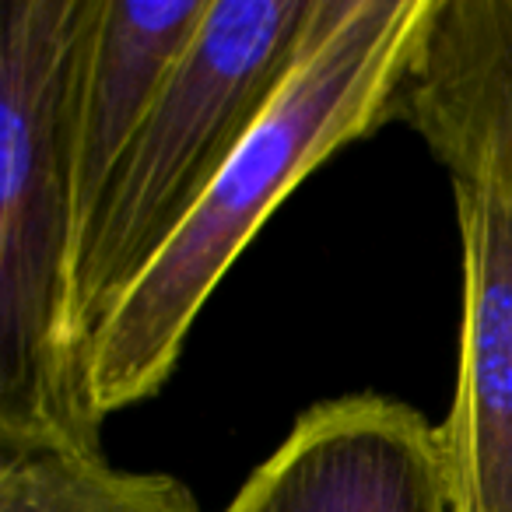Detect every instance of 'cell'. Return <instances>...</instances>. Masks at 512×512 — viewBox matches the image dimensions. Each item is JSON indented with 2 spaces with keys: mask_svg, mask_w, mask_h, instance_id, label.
<instances>
[{
  "mask_svg": "<svg viewBox=\"0 0 512 512\" xmlns=\"http://www.w3.org/2000/svg\"><path fill=\"white\" fill-rule=\"evenodd\" d=\"M463 249L460 369L439 425L453 512H512V207L453 183Z\"/></svg>",
  "mask_w": 512,
  "mask_h": 512,
  "instance_id": "obj_5",
  "label": "cell"
},
{
  "mask_svg": "<svg viewBox=\"0 0 512 512\" xmlns=\"http://www.w3.org/2000/svg\"><path fill=\"white\" fill-rule=\"evenodd\" d=\"M0 512H200L169 474L120 470L102 453L0 456Z\"/></svg>",
  "mask_w": 512,
  "mask_h": 512,
  "instance_id": "obj_8",
  "label": "cell"
},
{
  "mask_svg": "<svg viewBox=\"0 0 512 512\" xmlns=\"http://www.w3.org/2000/svg\"><path fill=\"white\" fill-rule=\"evenodd\" d=\"M88 0H4L0 25V456L102 453L74 323L71 85Z\"/></svg>",
  "mask_w": 512,
  "mask_h": 512,
  "instance_id": "obj_2",
  "label": "cell"
},
{
  "mask_svg": "<svg viewBox=\"0 0 512 512\" xmlns=\"http://www.w3.org/2000/svg\"><path fill=\"white\" fill-rule=\"evenodd\" d=\"M397 120L453 183L512 207V0H435Z\"/></svg>",
  "mask_w": 512,
  "mask_h": 512,
  "instance_id": "obj_6",
  "label": "cell"
},
{
  "mask_svg": "<svg viewBox=\"0 0 512 512\" xmlns=\"http://www.w3.org/2000/svg\"><path fill=\"white\" fill-rule=\"evenodd\" d=\"M316 0H211L123 155L74 264V323L85 344L190 218L285 85Z\"/></svg>",
  "mask_w": 512,
  "mask_h": 512,
  "instance_id": "obj_3",
  "label": "cell"
},
{
  "mask_svg": "<svg viewBox=\"0 0 512 512\" xmlns=\"http://www.w3.org/2000/svg\"><path fill=\"white\" fill-rule=\"evenodd\" d=\"M221 512H453L439 425L379 393L323 400Z\"/></svg>",
  "mask_w": 512,
  "mask_h": 512,
  "instance_id": "obj_4",
  "label": "cell"
},
{
  "mask_svg": "<svg viewBox=\"0 0 512 512\" xmlns=\"http://www.w3.org/2000/svg\"><path fill=\"white\" fill-rule=\"evenodd\" d=\"M211 0H88L71 85L78 264L123 155Z\"/></svg>",
  "mask_w": 512,
  "mask_h": 512,
  "instance_id": "obj_7",
  "label": "cell"
},
{
  "mask_svg": "<svg viewBox=\"0 0 512 512\" xmlns=\"http://www.w3.org/2000/svg\"><path fill=\"white\" fill-rule=\"evenodd\" d=\"M435 0H316L302 50L190 218L113 302L88 344L95 411L155 397L204 302L264 221L330 155L397 120Z\"/></svg>",
  "mask_w": 512,
  "mask_h": 512,
  "instance_id": "obj_1",
  "label": "cell"
}]
</instances>
